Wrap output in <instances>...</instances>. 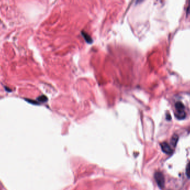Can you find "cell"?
<instances>
[{
    "label": "cell",
    "mask_w": 190,
    "mask_h": 190,
    "mask_svg": "<svg viewBox=\"0 0 190 190\" xmlns=\"http://www.w3.org/2000/svg\"><path fill=\"white\" fill-rule=\"evenodd\" d=\"M155 178L156 181L157 185L161 188H163L165 187V177L164 175L161 172H157L155 174Z\"/></svg>",
    "instance_id": "1"
},
{
    "label": "cell",
    "mask_w": 190,
    "mask_h": 190,
    "mask_svg": "<svg viewBox=\"0 0 190 190\" xmlns=\"http://www.w3.org/2000/svg\"><path fill=\"white\" fill-rule=\"evenodd\" d=\"M160 145L162 151L165 152V153L169 154H171L173 152V151L171 147H170V145H169L167 142H162V143H161Z\"/></svg>",
    "instance_id": "2"
},
{
    "label": "cell",
    "mask_w": 190,
    "mask_h": 190,
    "mask_svg": "<svg viewBox=\"0 0 190 190\" xmlns=\"http://www.w3.org/2000/svg\"><path fill=\"white\" fill-rule=\"evenodd\" d=\"M175 108L176 112V113H183L185 111V106L181 101H178V102L175 104Z\"/></svg>",
    "instance_id": "3"
},
{
    "label": "cell",
    "mask_w": 190,
    "mask_h": 190,
    "mask_svg": "<svg viewBox=\"0 0 190 190\" xmlns=\"http://www.w3.org/2000/svg\"><path fill=\"white\" fill-rule=\"evenodd\" d=\"M178 141V135L176 134L173 135L170 141V143L172 146L175 147L176 146V145H177Z\"/></svg>",
    "instance_id": "4"
},
{
    "label": "cell",
    "mask_w": 190,
    "mask_h": 190,
    "mask_svg": "<svg viewBox=\"0 0 190 190\" xmlns=\"http://www.w3.org/2000/svg\"><path fill=\"white\" fill-rule=\"evenodd\" d=\"M186 175H187L188 178H190V161L188 163L187 167H186Z\"/></svg>",
    "instance_id": "5"
},
{
    "label": "cell",
    "mask_w": 190,
    "mask_h": 190,
    "mask_svg": "<svg viewBox=\"0 0 190 190\" xmlns=\"http://www.w3.org/2000/svg\"><path fill=\"white\" fill-rule=\"evenodd\" d=\"M37 99H38V100L39 101H40V102H45V101H47V97H45V96H40V97L37 98Z\"/></svg>",
    "instance_id": "6"
},
{
    "label": "cell",
    "mask_w": 190,
    "mask_h": 190,
    "mask_svg": "<svg viewBox=\"0 0 190 190\" xmlns=\"http://www.w3.org/2000/svg\"><path fill=\"white\" fill-rule=\"evenodd\" d=\"M166 119H167V120H171V115H170V114H169V113L167 114V116H166Z\"/></svg>",
    "instance_id": "7"
}]
</instances>
